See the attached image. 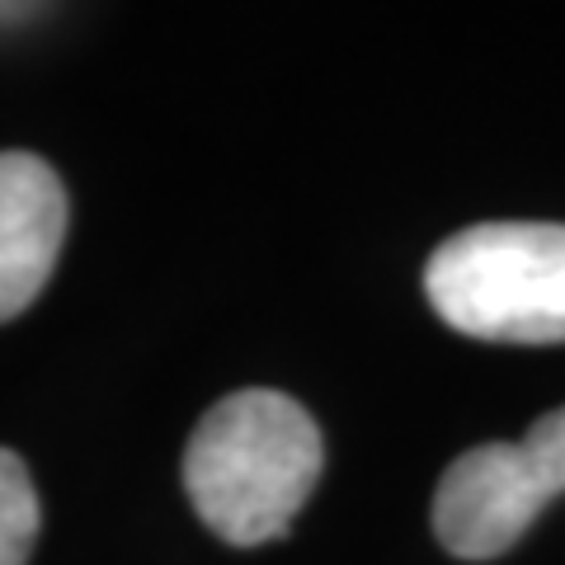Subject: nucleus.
Instances as JSON below:
<instances>
[{"mask_svg": "<svg viewBox=\"0 0 565 565\" xmlns=\"http://www.w3.org/2000/svg\"><path fill=\"white\" fill-rule=\"evenodd\" d=\"M321 462V429L302 405L269 386H245L199 419L184 448V490L222 542L264 546L302 514Z\"/></svg>", "mask_w": 565, "mask_h": 565, "instance_id": "1", "label": "nucleus"}, {"mask_svg": "<svg viewBox=\"0 0 565 565\" xmlns=\"http://www.w3.org/2000/svg\"><path fill=\"white\" fill-rule=\"evenodd\" d=\"M424 292L452 330L500 344H565V226L481 222L424 264Z\"/></svg>", "mask_w": 565, "mask_h": 565, "instance_id": "2", "label": "nucleus"}, {"mask_svg": "<svg viewBox=\"0 0 565 565\" xmlns=\"http://www.w3.org/2000/svg\"><path fill=\"white\" fill-rule=\"evenodd\" d=\"M552 494L527 467L519 444H481L444 471L434 494V533L462 561L504 556Z\"/></svg>", "mask_w": 565, "mask_h": 565, "instance_id": "3", "label": "nucleus"}, {"mask_svg": "<svg viewBox=\"0 0 565 565\" xmlns=\"http://www.w3.org/2000/svg\"><path fill=\"white\" fill-rule=\"evenodd\" d=\"M66 241V189L29 151H0V321L47 288Z\"/></svg>", "mask_w": 565, "mask_h": 565, "instance_id": "4", "label": "nucleus"}, {"mask_svg": "<svg viewBox=\"0 0 565 565\" xmlns=\"http://www.w3.org/2000/svg\"><path fill=\"white\" fill-rule=\"evenodd\" d=\"M39 523V490L24 457L0 448V565H29Z\"/></svg>", "mask_w": 565, "mask_h": 565, "instance_id": "5", "label": "nucleus"}, {"mask_svg": "<svg viewBox=\"0 0 565 565\" xmlns=\"http://www.w3.org/2000/svg\"><path fill=\"white\" fill-rule=\"evenodd\" d=\"M523 457L527 467H533V476L542 481L546 494H561L565 490V405L552 415H542L533 429L523 434Z\"/></svg>", "mask_w": 565, "mask_h": 565, "instance_id": "6", "label": "nucleus"}]
</instances>
